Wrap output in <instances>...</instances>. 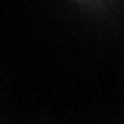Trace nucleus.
I'll use <instances>...</instances> for the list:
<instances>
[]
</instances>
